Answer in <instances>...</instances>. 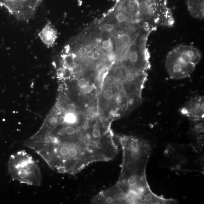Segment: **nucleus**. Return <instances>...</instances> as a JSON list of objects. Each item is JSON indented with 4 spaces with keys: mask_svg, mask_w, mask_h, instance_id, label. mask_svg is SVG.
Wrapping results in <instances>:
<instances>
[{
    "mask_svg": "<svg viewBox=\"0 0 204 204\" xmlns=\"http://www.w3.org/2000/svg\"><path fill=\"white\" fill-rule=\"evenodd\" d=\"M122 150V162L119 181L134 178L147 181L146 168L151 154V146L146 140L131 136H119Z\"/></svg>",
    "mask_w": 204,
    "mask_h": 204,
    "instance_id": "1",
    "label": "nucleus"
},
{
    "mask_svg": "<svg viewBox=\"0 0 204 204\" xmlns=\"http://www.w3.org/2000/svg\"><path fill=\"white\" fill-rule=\"evenodd\" d=\"M201 58L200 51L194 46L180 44L167 54L165 67L170 78L180 80L193 73Z\"/></svg>",
    "mask_w": 204,
    "mask_h": 204,
    "instance_id": "2",
    "label": "nucleus"
},
{
    "mask_svg": "<svg viewBox=\"0 0 204 204\" xmlns=\"http://www.w3.org/2000/svg\"><path fill=\"white\" fill-rule=\"evenodd\" d=\"M7 166L11 177L20 183L34 186L41 184L42 176L40 166L32 156L25 150L11 154Z\"/></svg>",
    "mask_w": 204,
    "mask_h": 204,
    "instance_id": "3",
    "label": "nucleus"
},
{
    "mask_svg": "<svg viewBox=\"0 0 204 204\" xmlns=\"http://www.w3.org/2000/svg\"><path fill=\"white\" fill-rule=\"evenodd\" d=\"M201 152L191 145H175L166 150L165 158L170 159L169 167L175 170L204 172V160Z\"/></svg>",
    "mask_w": 204,
    "mask_h": 204,
    "instance_id": "4",
    "label": "nucleus"
},
{
    "mask_svg": "<svg viewBox=\"0 0 204 204\" xmlns=\"http://www.w3.org/2000/svg\"><path fill=\"white\" fill-rule=\"evenodd\" d=\"M179 111L191 121L204 120V96L196 95L191 97L180 109Z\"/></svg>",
    "mask_w": 204,
    "mask_h": 204,
    "instance_id": "5",
    "label": "nucleus"
},
{
    "mask_svg": "<svg viewBox=\"0 0 204 204\" xmlns=\"http://www.w3.org/2000/svg\"><path fill=\"white\" fill-rule=\"evenodd\" d=\"M192 121L189 132L192 142L190 145L201 152L204 146V120Z\"/></svg>",
    "mask_w": 204,
    "mask_h": 204,
    "instance_id": "6",
    "label": "nucleus"
},
{
    "mask_svg": "<svg viewBox=\"0 0 204 204\" xmlns=\"http://www.w3.org/2000/svg\"><path fill=\"white\" fill-rule=\"evenodd\" d=\"M38 36L47 48L52 47L57 37V32L50 22H47L38 33Z\"/></svg>",
    "mask_w": 204,
    "mask_h": 204,
    "instance_id": "7",
    "label": "nucleus"
},
{
    "mask_svg": "<svg viewBox=\"0 0 204 204\" xmlns=\"http://www.w3.org/2000/svg\"><path fill=\"white\" fill-rule=\"evenodd\" d=\"M188 12L197 19L202 20L204 17V0H185Z\"/></svg>",
    "mask_w": 204,
    "mask_h": 204,
    "instance_id": "8",
    "label": "nucleus"
},
{
    "mask_svg": "<svg viewBox=\"0 0 204 204\" xmlns=\"http://www.w3.org/2000/svg\"><path fill=\"white\" fill-rule=\"evenodd\" d=\"M65 122L70 124H73L77 122V119L75 115L73 113H69L65 116Z\"/></svg>",
    "mask_w": 204,
    "mask_h": 204,
    "instance_id": "9",
    "label": "nucleus"
},
{
    "mask_svg": "<svg viewBox=\"0 0 204 204\" xmlns=\"http://www.w3.org/2000/svg\"><path fill=\"white\" fill-rule=\"evenodd\" d=\"M131 40L132 39L130 35L127 33L122 34L121 37V43L124 45H127L130 44Z\"/></svg>",
    "mask_w": 204,
    "mask_h": 204,
    "instance_id": "10",
    "label": "nucleus"
},
{
    "mask_svg": "<svg viewBox=\"0 0 204 204\" xmlns=\"http://www.w3.org/2000/svg\"><path fill=\"white\" fill-rule=\"evenodd\" d=\"M103 97L106 100H110L113 97V93L112 91L107 89L103 93Z\"/></svg>",
    "mask_w": 204,
    "mask_h": 204,
    "instance_id": "11",
    "label": "nucleus"
},
{
    "mask_svg": "<svg viewBox=\"0 0 204 204\" xmlns=\"http://www.w3.org/2000/svg\"><path fill=\"white\" fill-rule=\"evenodd\" d=\"M82 69V67L80 64L75 65L72 68V72L74 74H77L80 73Z\"/></svg>",
    "mask_w": 204,
    "mask_h": 204,
    "instance_id": "12",
    "label": "nucleus"
},
{
    "mask_svg": "<svg viewBox=\"0 0 204 204\" xmlns=\"http://www.w3.org/2000/svg\"><path fill=\"white\" fill-rule=\"evenodd\" d=\"M115 77L113 75L109 76L107 78L106 82L109 85H112L115 82Z\"/></svg>",
    "mask_w": 204,
    "mask_h": 204,
    "instance_id": "13",
    "label": "nucleus"
},
{
    "mask_svg": "<svg viewBox=\"0 0 204 204\" xmlns=\"http://www.w3.org/2000/svg\"><path fill=\"white\" fill-rule=\"evenodd\" d=\"M78 85L81 88H84L87 85V82L84 78H81L78 80Z\"/></svg>",
    "mask_w": 204,
    "mask_h": 204,
    "instance_id": "14",
    "label": "nucleus"
},
{
    "mask_svg": "<svg viewBox=\"0 0 204 204\" xmlns=\"http://www.w3.org/2000/svg\"><path fill=\"white\" fill-rule=\"evenodd\" d=\"M93 87L89 84H87L84 88V91L86 94H90L93 91Z\"/></svg>",
    "mask_w": 204,
    "mask_h": 204,
    "instance_id": "15",
    "label": "nucleus"
},
{
    "mask_svg": "<svg viewBox=\"0 0 204 204\" xmlns=\"http://www.w3.org/2000/svg\"><path fill=\"white\" fill-rule=\"evenodd\" d=\"M110 45V42L109 40L104 41L102 44V48L104 49H107Z\"/></svg>",
    "mask_w": 204,
    "mask_h": 204,
    "instance_id": "16",
    "label": "nucleus"
},
{
    "mask_svg": "<svg viewBox=\"0 0 204 204\" xmlns=\"http://www.w3.org/2000/svg\"><path fill=\"white\" fill-rule=\"evenodd\" d=\"M114 26L109 24H107L105 25L104 26V29L107 31H111L114 29Z\"/></svg>",
    "mask_w": 204,
    "mask_h": 204,
    "instance_id": "17",
    "label": "nucleus"
},
{
    "mask_svg": "<svg viewBox=\"0 0 204 204\" xmlns=\"http://www.w3.org/2000/svg\"><path fill=\"white\" fill-rule=\"evenodd\" d=\"M76 109V106L74 104L71 103V104H69L68 106V109L70 111L72 112V111H75Z\"/></svg>",
    "mask_w": 204,
    "mask_h": 204,
    "instance_id": "18",
    "label": "nucleus"
},
{
    "mask_svg": "<svg viewBox=\"0 0 204 204\" xmlns=\"http://www.w3.org/2000/svg\"><path fill=\"white\" fill-rule=\"evenodd\" d=\"M79 54L81 55H85L87 53L86 50L85 48L84 47H81L79 49V51H78Z\"/></svg>",
    "mask_w": 204,
    "mask_h": 204,
    "instance_id": "19",
    "label": "nucleus"
},
{
    "mask_svg": "<svg viewBox=\"0 0 204 204\" xmlns=\"http://www.w3.org/2000/svg\"><path fill=\"white\" fill-rule=\"evenodd\" d=\"M100 53H98V52H94V55H93V58L94 60H96L98 59L100 57Z\"/></svg>",
    "mask_w": 204,
    "mask_h": 204,
    "instance_id": "20",
    "label": "nucleus"
},
{
    "mask_svg": "<svg viewBox=\"0 0 204 204\" xmlns=\"http://www.w3.org/2000/svg\"><path fill=\"white\" fill-rule=\"evenodd\" d=\"M94 53V51H90V52H87V57H89V58H92Z\"/></svg>",
    "mask_w": 204,
    "mask_h": 204,
    "instance_id": "21",
    "label": "nucleus"
},
{
    "mask_svg": "<svg viewBox=\"0 0 204 204\" xmlns=\"http://www.w3.org/2000/svg\"><path fill=\"white\" fill-rule=\"evenodd\" d=\"M86 50L87 52H90V51H92V47L91 46L89 45H87L85 47Z\"/></svg>",
    "mask_w": 204,
    "mask_h": 204,
    "instance_id": "22",
    "label": "nucleus"
}]
</instances>
